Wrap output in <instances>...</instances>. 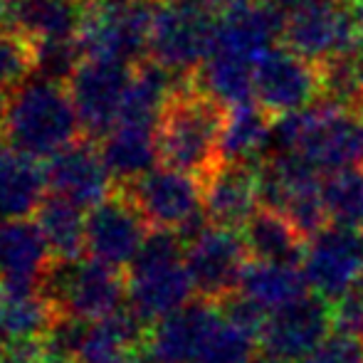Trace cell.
Wrapping results in <instances>:
<instances>
[{
	"label": "cell",
	"mask_w": 363,
	"mask_h": 363,
	"mask_svg": "<svg viewBox=\"0 0 363 363\" xmlns=\"http://www.w3.org/2000/svg\"><path fill=\"white\" fill-rule=\"evenodd\" d=\"M301 363H363V346L356 336L334 334Z\"/></svg>",
	"instance_id": "836d02e7"
},
{
	"label": "cell",
	"mask_w": 363,
	"mask_h": 363,
	"mask_svg": "<svg viewBox=\"0 0 363 363\" xmlns=\"http://www.w3.org/2000/svg\"><path fill=\"white\" fill-rule=\"evenodd\" d=\"M218 321V304L193 299L181 311L151 326L144 346L146 356L153 363H191Z\"/></svg>",
	"instance_id": "d6986e66"
},
{
	"label": "cell",
	"mask_w": 363,
	"mask_h": 363,
	"mask_svg": "<svg viewBox=\"0 0 363 363\" xmlns=\"http://www.w3.org/2000/svg\"><path fill=\"white\" fill-rule=\"evenodd\" d=\"M35 74V45L15 30L0 25V89H18Z\"/></svg>",
	"instance_id": "1f68e13d"
},
{
	"label": "cell",
	"mask_w": 363,
	"mask_h": 363,
	"mask_svg": "<svg viewBox=\"0 0 363 363\" xmlns=\"http://www.w3.org/2000/svg\"><path fill=\"white\" fill-rule=\"evenodd\" d=\"M225 106L201 91L193 79L168 99L156 126L158 161L166 168L208 178L220 166Z\"/></svg>",
	"instance_id": "7a4b0ae2"
},
{
	"label": "cell",
	"mask_w": 363,
	"mask_h": 363,
	"mask_svg": "<svg viewBox=\"0 0 363 363\" xmlns=\"http://www.w3.org/2000/svg\"><path fill=\"white\" fill-rule=\"evenodd\" d=\"M321 96L319 65L296 55L287 45H274L255 62V101L274 121L309 109Z\"/></svg>",
	"instance_id": "ba28073f"
},
{
	"label": "cell",
	"mask_w": 363,
	"mask_h": 363,
	"mask_svg": "<svg viewBox=\"0 0 363 363\" xmlns=\"http://www.w3.org/2000/svg\"><path fill=\"white\" fill-rule=\"evenodd\" d=\"M272 151H291L314 171L336 173L363 166V109L316 101L274 124Z\"/></svg>",
	"instance_id": "3957f363"
},
{
	"label": "cell",
	"mask_w": 363,
	"mask_h": 363,
	"mask_svg": "<svg viewBox=\"0 0 363 363\" xmlns=\"http://www.w3.org/2000/svg\"><path fill=\"white\" fill-rule=\"evenodd\" d=\"M156 3L153 0H126L106 3L89 0L82 30L77 35L84 57L114 60L136 67L148 55V38Z\"/></svg>",
	"instance_id": "52a82bcc"
},
{
	"label": "cell",
	"mask_w": 363,
	"mask_h": 363,
	"mask_svg": "<svg viewBox=\"0 0 363 363\" xmlns=\"http://www.w3.org/2000/svg\"><path fill=\"white\" fill-rule=\"evenodd\" d=\"M272 3L277 5L284 15H287L296 8H304V5H311V3H324V0H272Z\"/></svg>",
	"instance_id": "8d00e7d4"
},
{
	"label": "cell",
	"mask_w": 363,
	"mask_h": 363,
	"mask_svg": "<svg viewBox=\"0 0 363 363\" xmlns=\"http://www.w3.org/2000/svg\"><path fill=\"white\" fill-rule=\"evenodd\" d=\"M203 213L216 228L242 230L259 211L257 168L220 163L203 178Z\"/></svg>",
	"instance_id": "ac0fdd59"
},
{
	"label": "cell",
	"mask_w": 363,
	"mask_h": 363,
	"mask_svg": "<svg viewBox=\"0 0 363 363\" xmlns=\"http://www.w3.org/2000/svg\"><path fill=\"white\" fill-rule=\"evenodd\" d=\"M119 363H151V359H148V356L131 354V356H126V359H121Z\"/></svg>",
	"instance_id": "ab89813d"
},
{
	"label": "cell",
	"mask_w": 363,
	"mask_h": 363,
	"mask_svg": "<svg viewBox=\"0 0 363 363\" xmlns=\"http://www.w3.org/2000/svg\"><path fill=\"white\" fill-rule=\"evenodd\" d=\"M354 65H356V74H359V82H361V89H363V35L359 38L354 48Z\"/></svg>",
	"instance_id": "74e56055"
},
{
	"label": "cell",
	"mask_w": 363,
	"mask_h": 363,
	"mask_svg": "<svg viewBox=\"0 0 363 363\" xmlns=\"http://www.w3.org/2000/svg\"><path fill=\"white\" fill-rule=\"evenodd\" d=\"M10 153V144L5 141V136H3V131H0V161H3L5 156Z\"/></svg>",
	"instance_id": "60d3db41"
},
{
	"label": "cell",
	"mask_w": 363,
	"mask_h": 363,
	"mask_svg": "<svg viewBox=\"0 0 363 363\" xmlns=\"http://www.w3.org/2000/svg\"><path fill=\"white\" fill-rule=\"evenodd\" d=\"M52 255L38 223L13 220L0 228V289L33 294L40 289Z\"/></svg>",
	"instance_id": "e0dca14e"
},
{
	"label": "cell",
	"mask_w": 363,
	"mask_h": 363,
	"mask_svg": "<svg viewBox=\"0 0 363 363\" xmlns=\"http://www.w3.org/2000/svg\"><path fill=\"white\" fill-rule=\"evenodd\" d=\"M321 201L331 225L363 233V166L321 178Z\"/></svg>",
	"instance_id": "f1b7e54d"
},
{
	"label": "cell",
	"mask_w": 363,
	"mask_h": 363,
	"mask_svg": "<svg viewBox=\"0 0 363 363\" xmlns=\"http://www.w3.org/2000/svg\"><path fill=\"white\" fill-rule=\"evenodd\" d=\"M57 314L48 301L33 294H13L0 289V341L5 346L25 344V341H43Z\"/></svg>",
	"instance_id": "83f0119b"
},
{
	"label": "cell",
	"mask_w": 363,
	"mask_h": 363,
	"mask_svg": "<svg viewBox=\"0 0 363 363\" xmlns=\"http://www.w3.org/2000/svg\"><path fill=\"white\" fill-rule=\"evenodd\" d=\"M0 131L15 153L35 161H50L84 139L67 86L35 74L8 91Z\"/></svg>",
	"instance_id": "6da1fadb"
},
{
	"label": "cell",
	"mask_w": 363,
	"mask_h": 363,
	"mask_svg": "<svg viewBox=\"0 0 363 363\" xmlns=\"http://www.w3.org/2000/svg\"><path fill=\"white\" fill-rule=\"evenodd\" d=\"M359 38L361 30L356 28L349 5L341 0L304 5L284 18L282 45L314 65L354 52Z\"/></svg>",
	"instance_id": "8fae6325"
},
{
	"label": "cell",
	"mask_w": 363,
	"mask_h": 363,
	"mask_svg": "<svg viewBox=\"0 0 363 363\" xmlns=\"http://www.w3.org/2000/svg\"><path fill=\"white\" fill-rule=\"evenodd\" d=\"M0 363H77L72 359H60L45 351L43 341H25V344L5 346V354Z\"/></svg>",
	"instance_id": "e575fe53"
},
{
	"label": "cell",
	"mask_w": 363,
	"mask_h": 363,
	"mask_svg": "<svg viewBox=\"0 0 363 363\" xmlns=\"http://www.w3.org/2000/svg\"><path fill=\"white\" fill-rule=\"evenodd\" d=\"M131 74H134L131 65L114 60L86 57L79 65V69L69 79L67 91L79 119L82 136L86 141L94 144V139H104L116 126Z\"/></svg>",
	"instance_id": "30bf717a"
},
{
	"label": "cell",
	"mask_w": 363,
	"mask_h": 363,
	"mask_svg": "<svg viewBox=\"0 0 363 363\" xmlns=\"http://www.w3.org/2000/svg\"><path fill=\"white\" fill-rule=\"evenodd\" d=\"M101 161L116 181V188L144 178L158 161V141L153 126L116 124L101 139Z\"/></svg>",
	"instance_id": "7402d4cb"
},
{
	"label": "cell",
	"mask_w": 363,
	"mask_h": 363,
	"mask_svg": "<svg viewBox=\"0 0 363 363\" xmlns=\"http://www.w3.org/2000/svg\"><path fill=\"white\" fill-rule=\"evenodd\" d=\"M151 233L139 208L116 188L86 216V252L106 267H131Z\"/></svg>",
	"instance_id": "9a60e30c"
},
{
	"label": "cell",
	"mask_w": 363,
	"mask_h": 363,
	"mask_svg": "<svg viewBox=\"0 0 363 363\" xmlns=\"http://www.w3.org/2000/svg\"><path fill=\"white\" fill-rule=\"evenodd\" d=\"M84 60V50L77 38L40 43L35 45V77L67 86Z\"/></svg>",
	"instance_id": "4dcf8cb0"
},
{
	"label": "cell",
	"mask_w": 363,
	"mask_h": 363,
	"mask_svg": "<svg viewBox=\"0 0 363 363\" xmlns=\"http://www.w3.org/2000/svg\"><path fill=\"white\" fill-rule=\"evenodd\" d=\"M48 188L52 196L69 201L77 208H96L116 191L114 178L101 161L99 148L86 139L77 141L45 163Z\"/></svg>",
	"instance_id": "2e32d148"
},
{
	"label": "cell",
	"mask_w": 363,
	"mask_h": 363,
	"mask_svg": "<svg viewBox=\"0 0 363 363\" xmlns=\"http://www.w3.org/2000/svg\"><path fill=\"white\" fill-rule=\"evenodd\" d=\"M257 339L247 331L238 329L220 316L216 329L208 334L191 363H250L255 359Z\"/></svg>",
	"instance_id": "f546056e"
},
{
	"label": "cell",
	"mask_w": 363,
	"mask_h": 363,
	"mask_svg": "<svg viewBox=\"0 0 363 363\" xmlns=\"http://www.w3.org/2000/svg\"><path fill=\"white\" fill-rule=\"evenodd\" d=\"M238 291L247 296L250 301H255L262 311L272 314V311L291 304L299 296L309 294V287H306L301 267H296V264H274L250 259Z\"/></svg>",
	"instance_id": "d4e9b609"
},
{
	"label": "cell",
	"mask_w": 363,
	"mask_h": 363,
	"mask_svg": "<svg viewBox=\"0 0 363 363\" xmlns=\"http://www.w3.org/2000/svg\"><path fill=\"white\" fill-rule=\"evenodd\" d=\"M359 341H361V346H363V331H361V334H359Z\"/></svg>",
	"instance_id": "f6af8a7d"
},
{
	"label": "cell",
	"mask_w": 363,
	"mask_h": 363,
	"mask_svg": "<svg viewBox=\"0 0 363 363\" xmlns=\"http://www.w3.org/2000/svg\"><path fill=\"white\" fill-rule=\"evenodd\" d=\"M334 324L336 334L356 336L363 331V274L346 289L341 299L334 301Z\"/></svg>",
	"instance_id": "d6a6232c"
},
{
	"label": "cell",
	"mask_w": 363,
	"mask_h": 363,
	"mask_svg": "<svg viewBox=\"0 0 363 363\" xmlns=\"http://www.w3.org/2000/svg\"><path fill=\"white\" fill-rule=\"evenodd\" d=\"M277 121L257 104H240L225 111L223 136H220V161L235 166L259 168L269 156V144Z\"/></svg>",
	"instance_id": "44dd1931"
},
{
	"label": "cell",
	"mask_w": 363,
	"mask_h": 363,
	"mask_svg": "<svg viewBox=\"0 0 363 363\" xmlns=\"http://www.w3.org/2000/svg\"><path fill=\"white\" fill-rule=\"evenodd\" d=\"M193 84L225 109L250 104L255 101V62L233 55L211 52L203 67L193 74Z\"/></svg>",
	"instance_id": "4316f807"
},
{
	"label": "cell",
	"mask_w": 363,
	"mask_h": 363,
	"mask_svg": "<svg viewBox=\"0 0 363 363\" xmlns=\"http://www.w3.org/2000/svg\"><path fill=\"white\" fill-rule=\"evenodd\" d=\"M218 20L203 0H156L148 60L193 77L213 52Z\"/></svg>",
	"instance_id": "8992f818"
},
{
	"label": "cell",
	"mask_w": 363,
	"mask_h": 363,
	"mask_svg": "<svg viewBox=\"0 0 363 363\" xmlns=\"http://www.w3.org/2000/svg\"><path fill=\"white\" fill-rule=\"evenodd\" d=\"M48 191L45 166L35 158L10 151L0 161V223L25 220L38 213Z\"/></svg>",
	"instance_id": "603a6c76"
},
{
	"label": "cell",
	"mask_w": 363,
	"mask_h": 363,
	"mask_svg": "<svg viewBox=\"0 0 363 363\" xmlns=\"http://www.w3.org/2000/svg\"><path fill=\"white\" fill-rule=\"evenodd\" d=\"M5 5H8V0H0V20H3V13H5Z\"/></svg>",
	"instance_id": "7bdbcfd3"
},
{
	"label": "cell",
	"mask_w": 363,
	"mask_h": 363,
	"mask_svg": "<svg viewBox=\"0 0 363 363\" xmlns=\"http://www.w3.org/2000/svg\"><path fill=\"white\" fill-rule=\"evenodd\" d=\"M341 3H344V5H351V3H354V0H341Z\"/></svg>",
	"instance_id": "ee69618b"
},
{
	"label": "cell",
	"mask_w": 363,
	"mask_h": 363,
	"mask_svg": "<svg viewBox=\"0 0 363 363\" xmlns=\"http://www.w3.org/2000/svg\"><path fill=\"white\" fill-rule=\"evenodd\" d=\"M242 240L247 245L250 259H255V262L296 264V267H301L306 240L279 213L259 208L255 213V218L242 228Z\"/></svg>",
	"instance_id": "cb8c5ba5"
},
{
	"label": "cell",
	"mask_w": 363,
	"mask_h": 363,
	"mask_svg": "<svg viewBox=\"0 0 363 363\" xmlns=\"http://www.w3.org/2000/svg\"><path fill=\"white\" fill-rule=\"evenodd\" d=\"M35 223L55 262L82 259L86 250V218L82 216V208L60 196H48L35 213Z\"/></svg>",
	"instance_id": "484cf974"
},
{
	"label": "cell",
	"mask_w": 363,
	"mask_h": 363,
	"mask_svg": "<svg viewBox=\"0 0 363 363\" xmlns=\"http://www.w3.org/2000/svg\"><path fill=\"white\" fill-rule=\"evenodd\" d=\"M89 0H8L3 25L33 45L74 40L82 30Z\"/></svg>",
	"instance_id": "ffe728a7"
},
{
	"label": "cell",
	"mask_w": 363,
	"mask_h": 363,
	"mask_svg": "<svg viewBox=\"0 0 363 363\" xmlns=\"http://www.w3.org/2000/svg\"><path fill=\"white\" fill-rule=\"evenodd\" d=\"M5 99H8V94L0 89V119H3V111H5Z\"/></svg>",
	"instance_id": "b9f144b4"
},
{
	"label": "cell",
	"mask_w": 363,
	"mask_h": 363,
	"mask_svg": "<svg viewBox=\"0 0 363 363\" xmlns=\"http://www.w3.org/2000/svg\"><path fill=\"white\" fill-rule=\"evenodd\" d=\"M301 274L309 291L334 304L363 274V233L336 225L324 228L306 242Z\"/></svg>",
	"instance_id": "5bb4252c"
},
{
	"label": "cell",
	"mask_w": 363,
	"mask_h": 363,
	"mask_svg": "<svg viewBox=\"0 0 363 363\" xmlns=\"http://www.w3.org/2000/svg\"><path fill=\"white\" fill-rule=\"evenodd\" d=\"M203 3H206V8L211 10L213 15H216V20H220V18H228V15L250 8V5L257 3V0H203Z\"/></svg>",
	"instance_id": "d590c367"
},
{
	"label": "cell",
	"mask_w": 363,
	"mask_h": 363,
	"mask_svg": "<svg viewBox=\"0 0 363 363\" xmlns=\"http://www.w3.org/2000/svg\"><path fill=\"white\" fill-rule=\"evenodd\" d=\"M0 228H3V223H0Z\"/></svg>",
	"instance_id": "bcb514c9"
},
{
	"label": "cell",
	"mask_w": 363,
	"mask_h": 363,
	"mask_svg": "<svg viewBox=\"0 0 363 363\" xmlns=\"http://www.w3.org/2000/svg\"><path fill=\"white\" fill-rule=\"evenodd\" d=\"M247 262V245L238 230L211 225L186 247V269L198 299L213 304L238 291Z\"/></svg>",
	"instance_id": "7c38bea8"
},
{
	"label": "cell",
	"mask_w": 363,
	"mask_h": 363,
	"mask_svg": "<svg viewBox=\"0 0 363 363\" xmlns=\"http://www.w3.org/2000/svg\"><path fill=\"white\" fill-rule=\"evenodd\" d=\"M153 3H156V0H153Z\"/></svg>",
	"instance_id": "7dc6e473"
},
{
	"label": "cell",
	"mask_w": 363,
	"mask_h": 363,
	"mask_svg": "<svg viewBox=\"0 0 363 363\" xmlns=\"http://www.w3.org/2000/svg\"><path fill=\"white\" fill-rule=\"evenodd\" d=\"M349 10H351V15H354L356 28H359L363 35V0H354V3L349 5Z\"/></svg>",
	"instance_id": "f35d334b"
},
{
	"label": "cell",
	"mask_w": 363,
	"mask_h": 363,
	"mask_svg": "<svg viewBox=\"0 0 363 363\" xmlns=\"http://www.w3.org/2000/svg\"><path fill=\"white\" fill-rule=\"evenodd\" d=\"M186 242L173 230H151L126 274V304L146 321L166 319L193 301Z\"/></svg>",
	"instance_id": "277c9868"
},
{
	"label": "cell",
	"mask_w": 363,
	"mask_h": 363,
	"mask_svg": "<svg viewBox=\"0 0 363 363\" xmlns=\"http://www.w3.org/2000/svg\"><path fill=\"white\" fill-rule=\"evenodd\" d=\"M38 291L57 316L94 324L124 309L126 277H121L119 269L106 267L91 257L72 262L52 259Z\"/></svg>",
	"instance_id": "5b68a950"
},
{
	"label": "cell",
	"mask_w": 363,
	"mask_h": 363,
	"mask_svg": "<svg viewBox=\"0 0 363 363\" xmlns=\"http://www.w3.org/2000/svg\"><path fill=\"white\" fill-rule=\"evenodd\" d=\"M151 230H183L203 213V183L173 168H153L144 178L121 186Z\"/></svg>",
	"instance_id": "4fadbf2b"
},
{
	"label": "cell",
	"mask_w": 363,
	"mask_h": 363,
	"mask_svg": "<svg viewBox=\"0 0 363 363\" xmlns=\"http://www.w3.org/2000/svg\"><path fill=\"white\" fill-rule=\"evenodd\" d=\"M334 334V304L309 291L291 304L267 314L257 346L267 359L279 363H301Z\"/></svg>",
	"instance_id": "9c48e42d"
}]
</instances>
